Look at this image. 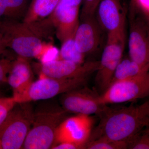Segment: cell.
Listing matches in <instances>:
<instances>
[{
  "instance_id": "cell-6",
  "label": "cell",
  "mask_w": 149,
  "mask_h": 149,
  "mask_svg": "<svg viewBox=\"0 0 149 149\" xmlns=\"http://www.w3.org/2000/svg\"><path fill=\"white\" fill-rule=\"evenodd\" d=\"M89 77L56 79L40 77L34 81L26 92L19 98L17 103L50 100L76 88L86 86Z\"/></svg>"
},
{
  "instance_id": "cell-10",
  "label": "cell",
  "mask_w": 149,
  "mask_h": 149,
  "mask_svg": "<svg viewBox=\"0 0 149 149\" xmlns=\"http://www.w3.org/2000/svg\"><path fill=\"white\" fill-rule=\"evenodd\" d=\"M100 61L85 62L82 64L65 60L58 59L34 63V67L40 77L56 79H69L89 77L98 68Z\"/></svg>"
},
{
  "instance_id": "cell-27",
  "label": "cell",
  "mask_w": 149,
  "mask_h": 149,
  "mask_svg": "<svg viewBox=\"0 0 149 149\" xmlns=\"http://www.w3.org/2000/svg\"><path fill=\"white\" fill-rule=\"evenodd\" d=\"M145 130H146L148 132H149V126L147 127L146 128H145Z\"/></svg>"
},
{
  "instance_id": "cell-23",
  "label": "cell",
  "mask_w": 149,
  "mask_h": 149,
  "mask_svg": "<svg viewBox=\"0 0 149 149\" xmlns=\"http://www.w3.org/2000/svg\"><path fill=\"white\" fill-rule=\"evenodd\" d=\"M100 1L83 0V7L80 15V20L95 16Z\"/></svg>"
},
{
  "instance_id": "cell-17",
  "label": "cell",
  "mask_w": 149,
  "mask_h": 149,
  "mask_svg": "<svg viewBox=\"0 0 149 149\" xmlns=\"http://www.w3.org/2000/svg\"><path fill=\"white\" fill-rule=\"evenodd\" d=\"M28 6L27 0H0V19L22 21Z\"/></svg>"
},
{
  "instance_id": "cell-26",
  "label": "cell",
  "mask_w": 149,
  "mask_h": 149,
  "mask_svg": "<svg viewBox=\"0 0 149 149\" xmlns=\"http://www.w3.org/2000/svg\"><path fill=\"white\" fill-rule=\"evenodd\" d=\"M7 48V47L6 45L5 42L1 34L0 33V55L3 54L5 52Z\"/></svg>"
},
{
  "instance_id": "cell-18",
  "label": "cell",
  "mask_w": 149,
  "mask_h": 149,
  "mask_svg": "<svg viewBox=\"0 0 149 149\" xmlns=\"http://www.w3.org/2000/svg\"><path fill=\"white\" fill-rule=\"evenodd\" d=\"M149 70V69L142 67L129 57L122 58L115 71L111 85L136 77Z\"/></svg>"
},
{
  "instance_id": "cell-1",
  "label": "cell",
  "mask_w": 149,
  "mask_h": 149,
  "mask_svg": "<svg viewBox=\"0 0 149 149\" xmlns=\"http://www.w3.org/2000/svg\"><path fill=\"white\" fill-rule=\"evenodd\" d=\"M0 33L7 48L19 56L37 59L39 62L54 46L46 40L51 39L55 33L45 19L32 22L0 19Z\"/></svg>"
},
{
  "instance_id": "cell-2",
  "label": "cell",
  "mask_w": 149,
  "mask_h": 149,
  "mask_svg": "<svg viewBox=\"0 0 149 149\" xmlns=\"http://www.w3.org/2000/svg\"><path fill=\"white\" fill-rule=\"evenodd\" d=\"M99 117L89 141L103 137L128 142L149 126V100L137 105L108 106Z\"/></svg>"
},
{
  "instance_id": "cell-16",
  "label": "cell",
  "mask_w": 149,
  "mask_h": 149,
  "mask_svg": "<svg viewBox=\"0 0 149 149\" xmlns=\"http://www.w3.org/2000/svg\"><path fill=\"white\" fill-rule=\"evenodd\" d=\"M60 0H32L22 21L32 22L45 19L55 9Z\"/></svg>"
},
{
  "instance_id": "cell-9",
  "label": "cell",
  "mask_w": 149,
  "mask_h": 149,
  "mask_svg": "<svg viewBox=\"0 0 149 149\" xmlns=\"http://www.w3.org/2000/svg\"><path fill=\"white\" fill-rule=\"evenodd\" d=\"M100 97L97 90L86 85L60 95V104L69 113L99 116L108 107L101 102Z\"/></svg>"
},
{
  "instance_id": "cell-7",
  "label": "cell",
  "mask_w": 149,
  "mask_h": 149,
  "mask_svg": "<svg viewBox=\"0 0 149 149\" xmlns=\"http://www.w3.org/2000/svg\"><path fill=\"white\" fill-rule=\"evenodd\" d=\"M138 10L137 8L130 7L129 58L149 69V20Z\"/></svg>"
},
{
  "instance_id": "cell-25",
  "label": "cell",
  "mask_w": 149,
  "mask_h": 149,
  "mask_svg": "<svg viewBox=\"0 0 149 149\" xmlns=\"http://www.w3.org/2000/svg\"><path fill=\"white\" fill-rule=\"evenodd\" d=\"M52 149H83V147L74 143H60L56 144L52 148Z\"/></svg>"
},
{
  "instance_id": "cell-19",
  "label": "cell",
  "mask_w": 149,
  "mask_h": 149,
  "mask_svg": "<svg viewBox=\"0 0 149 149\" xmlns=\"http://www.w3.org/2000/svg\"><path fill=\"white\" fill-rule=\"evenodd\" d=\"M74 37L61 43L58 59L82 64L85 62V55L79 51L75 45Z\"/></svg>"
},
{
  "instance_id": "cell-14",
  "label": "cell",
  "mask_w": 149,
  "mask_h": 149,
  "mask_svg": "<svg viewBox=\"0 0 149 149\" xmlns=\"http://www.w3.org/2000/svg\"><path fill=\"white\" fill-rule=\"evenodd\" d=\"M100 29L95 16L80 20L74 38L80 52L86 56L97 49L100 42Z\"/></svg>"
},
{
  "instance_id": "cell-20",
  "label": "cell",
  "mask_w": 149,
  "mask_h": 149,
  "mask_svg": "<svg viewBox=\"0 0 149 149\" xmlns=\"http://www.w3.org/2000/svg\"><path fill=\"white\" fill-rule=\"evenodd\" d=\"M87 149H128L127 141H115L105 137H99L90 140L85 145Z\"/></svg>"
},
{
  "instance_id": "cell-28",
  "label": "cell",
  "mask_w": 149,
  "mask_h": 149,
  "mask_svg": "<svg viewBox=\"0 0 149 149\" xmlns=\"http://www.w3.org/2000/svg\"><path fill=\"white\" fill-rule=\"evenodd\" d=\"M0 149H3L1 143V140H0Z\"/></svg>"
},
{
  "instance_id": "cell-8",
  "label": "cell",
  "mask_w": 149,
  "mask_h": 149,
  "mask_svg": "<svg viewBox=\"0 0 149 149\" xmlns=\"http://www.w3.org/2000/svg\"><path fill=\"white\" fill-rule=\"evenodd\" d=\"M149 97V70L136 77L113 83L100 95L103 104L133 101Z\"/></svg>"
},
{
  "instance_id": "cell-24",
  "label": "cell",
  "mask_w": 149,
  "mask_h": 149,
  "mask_svg": "<svg viewBox=\"0 0 149 149\" xmlns=\"http://www.w3.org/2000/svg\"><path fill=\"white\" fill-rule=\"evenodd\" d=\"M13 61L8 58H0V86L7 83L8 76Z\"/></svg>"
},
{
  "instance_id": "cell-4",
  "label": "cell",
  "mask_w": 149,
  "mask_h": 149,
  "mask_svg": "<svg viewBox=\"0 0 149 149\" xmlns=\"http://www.w3.org/2000/svg\"><path fill=\"white\" fill-rule=\"evenodd\" d=\"M34 115L31 102L16 104L0 127L3 149H22L32 126Z\"/></svg>"
},
{
  "instance_id": "cell-5",
  "label": "cell",
  "mask_w": 149,
  "mask_h": 149,
  "mask_svg": "<svg viewBox=\"0 0 149 149\" xmlns=\"http://www.w3.org/2000/svg\"><path fill=\"white\" fill-rule=\"evenodd\" d=\"M125 41V32L107 34L95 79L97 91L100 95L111 84L115 71L122 59Z\"/></svg>"
},
{
  "instance_id": "cell-21",
  "label": "cell",
  "mask_w": 149,
  "mask_h": 149,
  "mask_svg": "<svg viewBox=\"0 0 149 149\" xmlns=\"http://www.w3.org/2000/svg\"><path fill=\"white\" fill-rule=\"evenodd\" d=\"M130 149H149V132L144 129L128 141Z\"/></svg>"
},
{
  "instance_id": "cell-22",
  "label": "cell",
  "mask_w": 149,
  "mask_h": 149,
  "mask_svg": "<svg viewBox=\"0 0 149 149\" xmlns=\"http://www.w3.org/2000/svg\"><path fill=\"white\" fill-rule=\"evenodd\" d=\"M17 103L13 97H0V127Z\"/></svg>"
},
{
  "instance_id": "cell-15",
  "label": "cell",
  "mask_w": 149,
  "mask_h": 149,
  "mask_svg": "<svg viewBox=\"0 0 149 149\" xmlns=\"http://www.w3.org/2000/svg\"><path fill=\"white\" fill-rule=\"evenodd\" d=\"M34 78L29 59L18 56L13 61L7 79V83L13 91V97L16 102L34 82Z\"/></svg>"
},
{
  "instance_id": "cell-13",
  "label": "cell",
  "mask_w": 149,
  "mask_h": 149,
  "mask_svg": "<svg viewBox=\"0 0 149 149\" xmlns=\"http://www.w3.org/2000/svg\"><path fill=\"white\" fill-rule=\"evenodd\" d=\"M96 14L97 21L107 34L125 32V13L120 0H101Z\"/></svg>"
},
{
  "instance_id": "cell-11",
  "label": "cell",
  "mask_w": 149,
  "mask_h": 149,
  "mask_svg": "<svg viewBox=\"0 0 149 149\" xmlns=\"http://www.w3.org/2000/svg\"><path fill=\"white\" fill-rule=\"evenodd\" d=\"M80 6L68 0H60L52 13L46 18L61 43L74 37L80 22Z\"/></svg>"
},
{
  "instance_id": "cell-29",
  "label": "cell",
  "mask_w": 149,
  "mask_h": 149,
  "mask_svg": "<svg viewBox=\"0 0 149 149\" xmlns=\"http://www.w3.org/2000/svg\"><path fill=\"white\" fill-rule=\"evenodd\" d=\"M147 17V18H148V19H149V16H148V17Z\"/></svg>"
},
{
  "instance_id": "cell-30",
  "label": "cell",
  "mask_w": 149,
  "mask_h": 149,
  "mask_svg": "<svg viewBox=\"0 0 149 149\" xmlns=\"http://www.w3.org/2000/svg\"><path fill=\"white\" fill-rule=\"evenodd\" d=\"M134 1V0H131V1H130V2H133Z\"/></svg>"
},
{
  "instance_id": "cell-12",
  "label": "cell",
  "mask_w": 149,
  "mask_h": 149,
  "mask_svg": "<svg viewBox=\"0 0 149 149\" xmlns=\"http://www.w3.org/2000/svg\"><path fill=\"white\" fill-rule=\"evenodd\" d=\"M93 124L94 120L91 116L76 114L67 118L56 130L54 146L68 142L77 144L85 149V145L93 131Z\"/></svg>"
},
{
  "instance_id": "cell-3",
  "label": "cell",
  "mask_w": 149,
  "mask_h": 149,
  "mask_svg": "<svg viewBox=\"0 0 149 149\" xmlns=\"http://www.w3.org/2000/svg\"><path fill=\"white\" fill-rule=\"evenodd\" d=\"M34 110L31 128L22 149H52L56 130L69 113L60 104L49 100H42Z\"/></svg>"
}]
</instances>
